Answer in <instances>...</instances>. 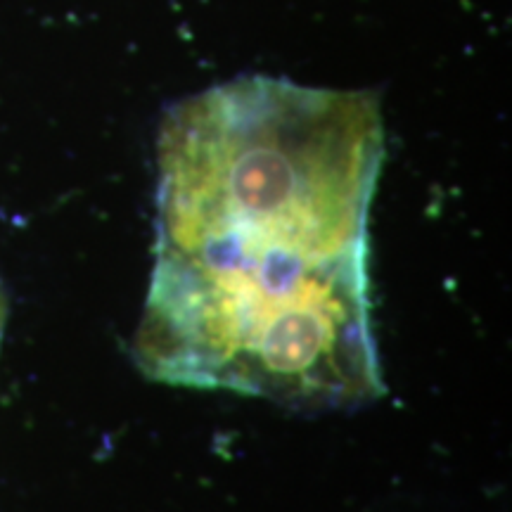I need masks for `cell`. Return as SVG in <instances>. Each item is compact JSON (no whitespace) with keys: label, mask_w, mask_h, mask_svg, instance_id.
I'll return each mask as SVG.
<instances>
[{"label":"cell","mask_w":512,"mask_h":512,"mask_svg":"<svg viewBox=\"0 0 512 512\" xmlns=\"http://www.w3.org/2000/svg\"><path fill=\"white\" fill-rule=\"evenodd\" d=\"M3 325H5V297L0 290V337H3Z\"/></svg>","instance_id":"2"},{"label":"cell","mask_w":512,"mask_h":512,"mask_svg":"<svg viewBox=\"0 0 512 512\" xmlns=\"http://www.w3.org/2000/svg\"><path fill=\"white\" fill-rule=\"evenodd\" d=\"M382 159L366 91L245 76L171 107L138 368L309 411L377 399L368 221Z\"/></svg>","instance_id":"1"}]
</instances>
